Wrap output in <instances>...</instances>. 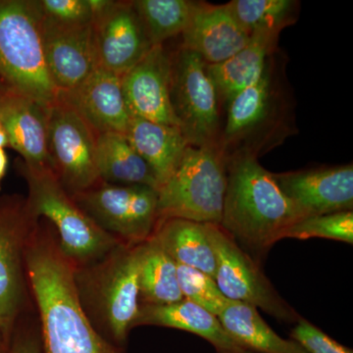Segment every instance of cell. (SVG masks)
Listing matches in <instances>:
<instances>
[{
  "label": "cell",
  "instance_id": "obj_25",
  "mask_svg": "<svg viewBox=\"0 0 353 353\" xmlns=\"http://www.w3.org/2000/svg\"><path fill=\"white\" fill-rule=\"evenodd\" d=\"M236 345L257 353H307L299 343L279 336L248 304L230 301L217 316Z\"/></svg>",
  "mask_w": 353,
  "mask_h": 353
},
{
  "label": "cell",
  "instance_id": "obj_4",
  "mask_svg": "<svg viewBox=\"0 0 353 353\" xmlns=\"http://www.w3.org/2000/svg\"><path fill=\"white\" fill-rule=\"evenodd\" d=\"M143 245L121 243L101 259L75 266L83 311L95 330L116 347H126L139 315Z\"/></svg>",
  "mask_w": 353,
  "mask_h": 353
},
{
  "label": "cell",
  "instance_id": "obj_5",
  "mask_svg": "<svg viewBox=\"0 0 353 353\" xmlns=\"http://www.w3.org/2000/svg\"><path fill=\"white\" fill-rule=\"evenodd\" d=\"M39 0H0V80L48 108L58 92L46 67Z\"/></svg>",
  "mask_w": 353,
  "mask_h": 353
},
{
  "label": "cell",
  "instance_id": "obj_19",
  "mask_svg": "<svg viewBox=\"0 0 353 353\" xmlns=\"http://www.w3.org/2000/svg\"><path fill=\"white\" fill-rule=\"evenodd\" d=\"M48 111L41 103L8 90L0 97V124L28 166L50 168L48 154Z\"/></svg>",
  "mask_w": 353,
  "mask_h": 353
},
{
  "label": "cell",
  "instance_id": "obj_6",
  "mask_svg": "<svg viewBox=\"0 0 353 353\" xmlns=\"http://www.w3.org/2000/svg\"><path fill=\"white\" fill-rule=\"evenodd\" d=\"M16 169L27 183L26 199L32 216L50 223L62 252L77 266L101 259L122 243L83 212L51 169L32 168L22 160Z\"/></svg>",
  "mask_w": 353,
  "mask_h": 353
},
{
  "label": "cell",
  "instance_id": "obj_22",
  "mask_svg": "<svg viewBox=\"0 0 353 353\" xmlns=\"http://www.w3.org/2000/svg\"><path fill=\"white\" fill-rule=\"evenodd\" d=\"M280 36L252 34L250 43L226 61L208 65L224 109L243 90L259 80L269 58L279 50Z\"/></svg>",
  "mask_w": 353,
  "mask_h": 353
},
{
  "label": "cell",
  "instance_id": "obj_3",
  "mask_svg": "<svg viewBox=\"0 0 353 353\" xmlns=\"http://www.w3.org/2000/svg\"><path fill=\"white\" fill-rule=\"evenodd\" d=\"M296 102L280 50L269 58L262 76L228 103L220 150L225 158L263 157L297 134Z\"/></svg>",
  "mask_w": 353,
  "mask_h": 353
},
{
  "label": "cell",
  "instance_id": "obj_2",
  "mask_svg": "<svg viewBox=\"0 0 353 353\" xmlns=\"http://www.w3.org/2000/svg\"><path fill=\"white\" fill-rule=\"evenodd\" d=\"M227 173L220 226L253 259L261 260L304 216L280 189L274 173L257 158H229Z\"/></svg>",
  "mask_w": 353,
  "mask_h": 353
},
{
  "label": "cell",
  "instance_id": "obj_37",
  "mask_svg": "<svg viewBox=\"0 0 353 353\" xmlns=\"http://www.w3.org/2000/svg\"><path fill=\"white\" fill-rule=\"evenodd\" d=\"M217 353H257L252 350H245V348H236V350H223V352H217Z\"/></svg>",
  "mask_w": 353,
  "mask_h": 353
},
{
  "label": "cell",
  "instance_id": "obj_34",
  "mask_svg": "<svg viewBox=\"0 0 353 353\" xmlns=\"http://www.w3.org/2000/svg\"><path fill=\"white\" fill-rule=\"evenodd\" d=\"M11 334L7 333L6 330L0 323V353L8 352L10 347Z\"/></svg>",
  "mask_w": 353,
  "mask_h": 353
},
{
  "label": "cell",
  "instance_id": "obj_20",
  "mask_svg": "<svg viewBox=\"0 0 353 353\" xmlns=\"http://www.w3.org/2000/svg\"><path fill=\"white\" fill-rule=\"evenodd\" d=\"M141 326L189 332L208 341L216 352L241 348L227 333L217 316L187 299L166 305L141 304L134 328Z\"/></svg>",
  "mask_w": 353,
  "mask_h": 353
},
{
  "label": "cell",
  "instance_id": "obj_35",
  "mask_svg": "<svg viewBox=\"0 0 353 353\" xmlns=\"http://www.w3.org/2000/svg\"><path fill=\"white\" fill-rule=\"evenodd\" d=\"M7 168H8V157L4 148H0V192L2 190V182L6 175Z\"/></svg>",
  "mask_w": 353,
  "mask_h": 353
},
{
  "label": "cell",
  "instance_id": "obj_24",
  "mask_svg": "<svg viewBox=\"0 0 353 353\" xmlns=\"http://www.w3.org/2000/svg\"><path fill=\"white\" fill-rule=\"evenodd\" d=\"M95 162L101 182L110 185H141L154 188V174L131 145L126 134H97Z\"/></svg>",
  "mask_w": 353,
  "mask_h": 353
},
{
  "label": "cell",
  "instance_id": "obj_7",
  "mask_svg": "<svg viewBox=\"0 0 353 353\" xmlns=\"http://www.w3.org/2000/svg\"><path fill=\"white\" fill-rule=\"evenodd\" d=\"M227 182V160L220 148L188 146L176 170L158 190V220L220 225Z\"/></svg>",
  "mask_w": 353,
  "mask_h": 353
},
{
  "label": "cell",
  "instance_id": "obj_31",
  "mask_svg": "<svg viewBox=\"0 0 353 353\" xmlns=\"http://www.w3.org/2000/svg\"><path fill=\"white\" fill-rule=\"evenodd\" d=\"M290 340L299 343L307 353H353L352 348L341 345L303 317L294 323Z\"/></svg>",
  "mask_w": 353,
  "mask_h": 353
},
{
  "label": "cell",
  "instance_id": "obj_28",
  "mask_svg": "<svg viewBox=\"0 0 353 353\" xmlns=\"http://www.w3.org/2000/svg\"><path fill=\"white\" fill-rule=\"evenodd\" d=\"M196 1L190 0H132L152 46H164L187 29Z\"/></svg>",
  "mask_w": 353,
  "mask_h": 353
},
{
  "label": "cell",
  "instance_id": "obj_9",
  "mask_svg": "<svg viewBox=\"0 0 353 353\" xmlns=\"http://www.w3.org/2000/svg\"><path fill=\"white\" fill-rule=\"evenodd\" d=\"M72 197L97 226L126 245H141L154 232L158 221L154 188L102 182Z\"/></svg>",
  "mask_w": 353,
  "mask_h": 353
},
{
  "label": "cell",
  "instance_id": "obj_18",
  "mask_svg": "<svg viewBox=\"0 0 353 353\" xmlns=\"http://www.w3.org/2000/svg\"><path fill=\"white\" fill-rule=\"evenodd\" d=\"M57 97L71 106L97 134H126L131 114L123 94L121 77L97 68L87 80Z\"/></svg>",
  "mask_w": 353,
  "mask_h": 353
},
{
  "label": "cell",
  "instance_id": "obj_16",
  "mask_svg": "<svg viewBox=\"0 0 353 353\" xmlns=\"http://www.w3.org/2000/svg\"><path fill=\"white\" fill-rule=\"evenodd\" d=\"M171 52L153 46L136 66L121 77L123 94L134 117L179 127L170 101Z\"/></svg>",
  "mask_w": 353,
  "mask_h": 353
},
{
  "label": "cell",
  "instance_id": "obj_36",
  "mask_svg": "<svg viewBox=\"0 0 353 353\" xmlns=\"http://www.w3.org/2000/svg\"><path fill=\"white\" fill-rule=\"evenodd\" d=\"M7 146H9L8 138L3 127L0 124V148H7Z\"/></svg>",
  "mask_w": 353,
  "mask_h": 353
},
{
  "label": "cell",
  "instance_id": "obj_15",
  "mask_svg": "<svg viewBox=\"0 0 353 353\" xmlns=\"http://www.w3.org/2000/svg\"><path fill=\"white\" fill-rule=\"evenodd\" d=\"M46 67L58 92L81 85L99 68L92 23L68 26L43 20Z\"/></svg>",
  "mask_w": 353,
  "mask_h": 353
},
{
  "label": "cell",
  "instance_id": "obj_33",
  "mask_svg": "<svg viewBox=\"0 0 353 353\" xmlns=\"http://www.w3.org/2000/svg\"><path fill=\"white\" fill-rule=\"evenodd\" d=\"M7 353H43L38 315L34 307L27 311L16 323Z\"/></svg>",
  "mask_w": 353,
  "mask_h": 353
},
{
  "label": "cell",
  "instance_id": "obj_13",
  "mask_svg": "<svg viewBox=\"0 0 353 353\" xmlns=\"http://www.w3.org/2000/svg\"><path fill=\"white\" fill-rule=\"evenodd\" d=\"M274 176L304 218L353 211L352 163L285 172Z\"/></svg>",
  "mask_w": 353,
  "mask_h": 353
},
{
  "label": "cell",
  "instance_id": "obj_27",
  "mask_svg": "<svg viewBox=\"0 0 353 353\" xmlns=\"http://www.w3.org/2000/svg\"><path fill=\"white\" fill-rule=\"evenodd\" d=\"M228 6L250 37L280 36L285 28L296 24L301 11L296 0H232Z\"/></svg>",
  "mask_w": 353,
  "mask_h": 353
},
{
  "label": "cell",
  "instance_id": "obj_10",
  "mask_svg": "<svg viewBox=\"0 0 353 353\" xmlns=\"http://www.w3.org/2000/svg\"><path fill=\"white\" fill-rule=\"evenodd\" d=\"M216 256L214 280L230 301L248 304L280 321L296 323L301 316L280 296L256 260L220 225L208 224Z\"/></svg>",
  "mask_w": 353,
  "mask_h": 353
},
{
  "label": "cell",
  "instance_id": "obj_30",
  "mask_svg": "<svg viewBox=\"0 0 353 353\" xmlns=\"http://www.w3.org/2000/svg\"><path fill=\"white\" fill-rule=\"evenodd\" d=\"M176 274L183 299L199 304L216 316L230 303L221 292L214 279L208 274L180 264H176Z\"/></svg>",
  "mask_w": 353,
  "mask_h": 353
},
{
  "label": "cell",
  "instance_id": "obj_1",
  "mask_svg": "<svg viewBox=\"0 0 353 353\" xmlns=\"http://www.w3.org/2000/svg\"><path fill=\"white\" fill-rule=\"evenodd\" d=\"M75 266L60 248L53 227L39 219L26 245L25 269L43 353H126L88 320L77 292Z\"/></svg>",
  "mask_w": 353,
  "mask_h": 353
},
{
  "label": "cell",
  "instance_id": "obj_8",
  "mask_svg": "<svg viewBox=\"0 0 353 353\" xmlns=\"http://www.w3.org/2000/svg\"><path fill=\"white\" fill-rule=\"evenodd\" d=\"M170 101L189 145L220 148L225 109L208 64L179 46L171 52Z\"/></svg>",
  "mask_w": 353,
  "mask_h": 353
},
{
  "label": "cell",
  "instance_id": "obj_29",
  "mask_svg": "<svg viewBox=\"0 0 353 353\" xmlns=\"http://www.w3.org/2000/svg\"><path fill=\"white\" fill-rule=\"evenodd\" d=\"M319 238L352 245L353 211L310 216L297 221L285 232L284 239Z\"/></svg>",
  "mask_w": 353,
  "mask_h": 353
},
{
  "label": "cell",
  "instance_id": "obj_23",
  "mask_svg": "<svg viewBox=\"0 0 353 353\" xmlns=\"http://www.w3.org/2000/svg\"><path fill=\"white\" fill-rule=\"evenodd\" d=\"M152 236L176 264L196 269L214 279L216 256L208 223L181 218L159 219Z\"/></svg>",
  "mask_w": 353,
  "mask_h": 353
},
{
  "label": "cell",
  "instance_id": "obj_21",
  "mask_svg": "<svg viewBox=\"0 0 353 353\" xmlns=\"http://www.w3.org/2000/svg\"><path fill=\"white\" fill-rule=\"evenodd\" d=\"M125 134L152 169L158 190L176 170L189 146L180 128L134 116Z\"/></svg>",
  "mask_w": 353,
  "mask_h": 353
},
{
  "label": "cell",
  "instance_id": "obj_32",
  "mask_svg": "<svg viewBox=\"0 0 353 353\" xmlns=\"http://www.w3.org/2000/svg\"><path fill=\"white\" fill-rule=\"evenodd\" d=\"M46 19L57 24L76 26L92 23L88 0H39Z\"/></svg>",
  "mask_w": 353,
  "mask_h": 353
},
{
  "label": "cell",
  "instance_id": "obj_14",
  "mask_svg": "<svg viewBox=\"0 0 353 353\" xmlns=\"http://www.w3.org/2000/svg\"><path fill=\"white\" fill-rule=\"evenodd\" d=\"M99 68L122 77L153 48L132 1H115L92 21Z\"/></svg>",
  "mask_w": 353,
  "mask_h": 353
},
{
  "label": "cell",
  "instance_id": "obj_12",
  "mask_svg": "<svg viewBox=\"0 0 353 353\" xmlns=\"http://www.w3.org/2000/svg\"><path fill=\"white\" fill-rule=\"evenodd\" d=\"M97 134L57 97L48 111L50 166L71 196L102 183L97 169Z\"/></svg>",
  "mask_w": 353,
  "mask_h": 353
},
{
  "label": "cell",
  "instance_id": "obj_11",
  "mask_svg": "<svg viewBox=\"0 0 353 353\" xmlns=\"http://www.w3.org/2000/svg\"><path fill=\"white\" fill-rule=\"evenodd\" d=\"M39 219L26 197H0V323L12 336L23 314L34 307L25 269L28 239Z\"/></svg>",
  "mask_w": 353,
  "mask_h": 353
},
{
  "label": "cell",
  "instance_id": "obj_26",
  "mask_svg": "<svg viewBox=\"0 0 353 353\" xmlns=\"http://www.w3.org/2000/svg\"><path fill=\"white\" fill-rule=\"evenodd\" d=\"M139 282V305H166L183 299L176 263L155 236L143 243Z\"/></svg>",
  "mask_w": 353,
  "mask_h": 353
},
{
  "label": "cell",
  "instance_id": "obj_38",
  "mask_svg": "<svg viewBox=\"0 0 353 353\" xmlns=\"http://www.w3.org/2000/svg\"><path fill=\"white\" fill-rule=\"evenodd\" d=\"M8 90L9 88H7L3 83H2L1 80H0V97H3V95L6 94V92Z\"/></svg>",
  "mask_w": 353,
  "mask_h": 353
},
{
  "label": "cell",
  "instance_id": "obj_17",
  "mask_svg": "<svg viewBox=\"0 0 353 353\" xmlns=\"http://www.w3.org/2000/svg\"><path fill=\"white\" fill-rule=\"evenodd\" d=\"M180 46L196 53L208 65L226 61L250 43L252 37L241 27L228 3L196 1Z\"/></svg>",
  "mask_w": 353,
  "mask_h": 353
}]
</instances>
